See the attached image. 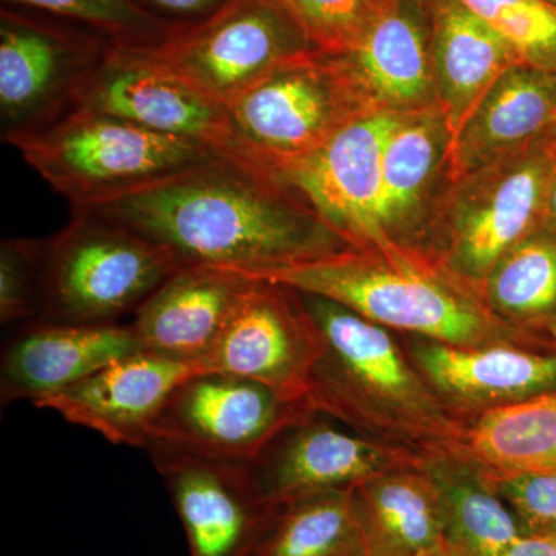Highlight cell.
<instances>
[{"label": "cell", "mask_w": 556, "mask_h": 556, "mask_svg": "<svg viewBox=\"0 0 556 556\" xmlns=\"http://www.w3.org/2000/svg\"><path fill=\"white\" fill-rule=\"evenodd\" d=\"M492 481L517 518L522 535L556 533V471L514 475Z\"/></svg>", "instance_id": "cell-33"}, {"label": "cell", "mask_w": 556, "mask_h": 556, "mask_svg": "<svg viewBox=\"0 0 556 556\" xmlns=\"http://www.w3.org/2000/svg\"><path fill=\"white\" fill-rule=\"evenodd\" d=\"M399 113L351 119L321 148L269 172L350 247L394 243L382 219V150Z\"/></svg>", "instance_id": "cell-10"}, {"label": "cell", "mask_w": 556, "mask_h": 556, "mask_svg": "<svg viewBox=\"0 0 556 556\" xmlns=\"http://www.w3.org/2000/svg\"><path fill=\"white\" fill-rule=\"evenodd\" d=\"M316 53L336 56L364 38L390 0H281Z\"/></svg>", "instance_id": "cell-31"}, {"label": "cell", "mask_w": 556, "mask_h": 556, "mask_svg": "<svg viewBox=\"0 0 556 556\" xmlns=\"http://www.w3.org/2000/svg\"><path fill=\"white\" fill-rule=\"evenodd\" d=\"M554 127L556 72L514 65L496 80L450 144V178L455 182L521 152Z\"/></svg>", "instance_id": "cell-21"}, {"label": "cell", "mask_w": 556, "mask_h": 556, "mask_svg": "<svg viewBox=\"0 0 556 556\" xmlns=\"http://www.w3.org/2000/svg\"><path fill=\"white\" fill-rule=\"evenodd\" d=\"M353 490H332L281 506L254 556H369Z\"/></svg>", "instance_id": "cell-28"}, {"label": "cell", "mask_w": 556, "mask_h": 556, "mask_svg": "<svg viewBox=\"0 0 556 556\" xmlns=\"http://www.w3.org/2000/svg\"><path fill=\"white\" fill-rule=\"evenodd\" d=\"M437 490L445 547L453 556H504L522 535L489 475L460 448L419 457Z\"/></svg>", "instance_id": "cell-23"}, {"label": "cell", "mask_w": 556, "mask_h": 556, "mask_svg": "<svg viewBox=\"0 0 556 556\" xmlns=\"http://www.w3.org/2000/svg\"><path fill=\"white\" fill-rule=\"evenodd\" d=\"M405 350L434 393L466 424L482 413L556 393V353L517 345L453 346L405 338Z\"/></svg>", "instance_id": "cell-18"}, {"label": "cell", "mask_w": 556, "mask_h": 556, "mask_svg": "<svg viewBox=\"0 0 556 556\" xmlns=\"http://www.w3.org/2000/svg\"><path fill=\"white\" fill-rule=\"evenodd\" d=\"M228 110L241 160L266 175L309 155L351 119L372 112L336 65L313 50L278 64Z\"/></svg>", "instance_id": "cell-7"}, {"label": "cell", "mask_w": 556, "mask_h": 556, "mask_svg": "<svg viewBox=\"0 0 556 556\" xmlns=\"http://www.w3.org/2000/svg\"><path fill=\"white\" fill-rule=\"evenodd\" d=\"M113 43L2 11L0 116L3 139L46 129L75 110Z\"/></svg>", "instance_id": "cell-11"}, {"label": "cell", "mask_w": 556, "mask_h": 556, "mask_svg": "<svg viewBox=\"0 0 556 556\" xmlns=\"http://www.w3.org/2000/svg\"><path fill=\"white\" fill-rule=\"evenodd\" d=\"M306 399L226 372L203 369L172 393L150 428V444L252 464L287 428L313 415ZM144 447V448H146Z\"/></svg>", "instance_id": "cell-9"}, {"label": "cell", "mask_w": 556, "mask_h": 556, "mask_svg": "<svg viewBox=\"0 0 556 556\" xmlns=\"http://www.w3.org/2000/svg\"><path fill=\"white\" fill-rule=\"evenodd\" d=\"M153 56L219 104H232L278 64L311 50L281 0H226L203 20L179 24Z\"/></svg>", "instance_id": "cell-8"}, {"label": "cell", "mask_w": 556, "mask_h": 556, "mask_svg": "<svg viewBox=\"0 0 556 556\" xmlns=\"http://www.w3.org/2000/svg\"><path fill=\"white\" fill-rule=\"evenodd\" d=\"M46 240L11 237L0 244V324L39 317Z\"/></svg>", "instance_id": "cell-32"}, {"label": "cell", "mask_w": 556, "mask_h": 556, "mask_svg": "<svg viewBox=\"0 0 556 556\" xmlns=\"http://www.w3.org/2000/svg\"><path fill=\"white\" fill-rule=\"evenodd\" d=\"M546 340L551 350L556 353V320L551 325V328L547 329Z\"/></svg>", "instance_id": "cell-37"}, {"label": "cell", "mask_w": 556, "mask_h": 556, "mask_svg": "<svg viewBox=\"0 0 556 556\" xmlns=\"http://www.w3.org/2000/svg\"><path fill=\"white\" fill-rule=\"evenodd\" d=\"M438 109L450 144L496 80L521 64L506 40L457 0H430Z\"/></svg>", "instance_id": "cell-22"}, {"label": "cell", "mask_w": 556, "mask_h": 556, "mask_svg": "<svg viewBox=\"0 0 556 556\" xmlns=\"http://www.w3.org/2000/svg\"><path fill=\"white\" fill-rule=\"evenodd\" d=\"M484 21L519 62L556 72V5L547 0H457Z\"/></svg>", "instance_id": "cell-30"}, {"label": "cell", "mask_w": 556, "mask_h": 556, "mask_svg": "<svg viewBox=\"0 0 556 556\" xmlns=\"http://www.w3.org/2000/svg\"><path fill=\"white\" fill-rule=\"evenodd\" d=\"M419 460L409 450L365 437L313 413L287 428L255 463V478L277 506L302 497L354 489L368 479Z\"/></svg>", "instance_id": "cell-15"}, {"label": "cell", "mask_w": 556, "mask_h": 556, "mask_svg": "<svg viewBox=\"0 0 556 556\" xmlns=\"http://www.w3.org/2000/svg\"><path fill=\"white\" fill-rule=\"evenodd\" d=\"M139 350L130 324L78 325L35 318L3 348L2 405L38 404Z\"/></svg>", "instance_id": "cell-19"}, {"label": "cell", "mask_w": 556, "mask_h": 556, "mask_svg": "<svg viewBox=\"0 0 556 556\" xmlns=\"http://www.w3.org/2000/svg\"><path fill=\"white\" fill-rule=\"evenodd\" d=\"M73 211L119 223L186 266L255 273L350 248L294 190L225 156Z\"/></svg>", "instance_id": "cell-1"}, {"label": "cell", "mask_w": 556, "mask_h": 556, "mask_svg": "<svg viewBox=\"0 0 556 556\" xmlns=\"http://www.w3.org/2000/svg\"><path fill=\"white\" fill-rule=\"evenodd\" d=\"M544 223H547V232L556 236V167L551 186H548L546 212H544Z\"/></svg>", "instance_id": "cell-36"}, {"label": "cell", "mask_w": 556, "mask_h": 556, "mask_svg": "<svg viewBox=\"0 0 556 556\" xmlns=\"http://www.w3.org/2000/svg\"><path fill=\"white\" fill-rule=\"evenodd\" d=\"M424 556H453V555L450 554V552L447 551V547H441V548H438V551L430 552V554H427Z\"/></svg>", "instance_id": "cell-38"}, {"label": "cell", "mask_w": 556, "mask_h": 556, "mask_svg": "<svg viewBox=\"0 0 556 556\" xmlns=\"http://www.w3.org/2000/svg\"><path fill=\"white\" fill-rule=\"evenodd\" d=\"M203 369L207 368L139 350L35 407L58 413L73 426L97 431L112 444L144 450L150 428L172 393Z\"/></svg>", "instance_id": "cell-17"}, {"label": "cell", "mask_w": 556, "mask_h": 556, "mask_svg": "<svg viewBox=\"0 0 556 556\" xmlns=\"http://www.w3.org/2000/svg\"><path fill=\"white\" fill-rule=\"evenodd\" d=\"M137 2L150 11H161L182 20L185 24H190L214 13L226 0H137Z\"/></svg>", "instance_id": "cell-34"}, {"label": "cell", "mask_w": 556, "mask_h": 556, "mask_svg": "<svg viewBox=\"0 0 556 556\" xmlns=\"http://www.w3.org/2000/svg\"><path fill=\"white\" fill-rule=\"evenodd\" d=\"M241 274L331 300L404 338L453 346L517 345L548 351L538 336L496 316L478 288L422 247H350L305 262Z\"/></svg>", "instance_id": "cell-2"}, {"label": "cell", "mask_w": 556, "mask_h": 556, "mask_svg": "<svg viewBox=\"0 0 556 556\" xmlns=\"http://www.w3.org/2000/svg\"><path fill=\"white\" fill-rule=\"evenodd\" d=\"M353 496L369 556H424L445 547L437 490L419 460L362 482Z\"/></svg>", "instance_id": "cell-24"}, {"label": "cell", "mask_w": 556, "mask_h": 556, "mask_svg": "<svg viewBox=\"0 0 556 556\" xmlns=\"http://www.w3.org/2000/svg\"><path fill=\"white\" fill-rule=\"evenodd\" d=\"M320 338L298 292L270 281L249 288L204 367L306 399Z\"/></svg>", "instance_id": "cell-14"}, {"label": "cell", "mask_w": 556, "mask_h": 556, "mask_svg": "<svg viewBox=\"0 0 556 556\" xmlns=\"http://www.w3.org/2000/svg\"><path fill=\"white\" fill-rule=\"evenodd\" d=\"M169 492L190 556H254L281 506L265 496L252 464L166 445L144 448Z\"/></svg>", "instance_id": "cell-12"}, {"label": "cell", "mask_w": 556, "mask_h": 556, "mask_svg": "<svg viewBox=\"0 0 556 556\" xmlns=\"http://www.w3.org/2000/svg\"><path fill=\"white\" fill-rule=\"evenodd\" d=\"M254 283L239 270L182 266L134 314L141 350L204 367L233 311Z\"/></svg>", "instance_id": "cell-20"}, {"label": "cell", "mask_w": 556, "mask_h": 556, "mask_svg": "<svg viewBox=\"0 0 556 556\" xmlns=\"http://www.w3.org/2000/svg\"><path fill=\"white\" fill-rule=\"evenodd\" d=\"M481 294L496 316L551 350L546 332L556 320V236L538 230L511 249L485 278Z\"/></svg>", "instance_id": "cell-27"}, {"label": "cell", "mask_w": 556, "mask_h": 556, "mask_svg": "<svg viewBox=\"0 0 556 556\" xmlns=\"http://www.w3.org/2000/svg\"><path fill=\"white\" fill-rule=\"evenodd\" d=\"M459 445L492 479L556 471V393L467 420Z\"/></svg>", "instance_id": "cell-26"}, {"label": "cell", "mask_w": 556, "mask_h": 556, "mask_svg": "<svg viewBox=\"0 0 556 556\" xmlns=\"http://www.w3.org/2000/svg\"><path fill=\"white\" fill-rule=\"evenodd\" d=\"M555 167L552 150L536 142L456 179L428 251L481 291L497 263L543 225Z\"/></svg>", "instance_id": "cell-6"}, {"label": "cell", "mask_w": 556, "mask_h": 556, "mask_svg": "<svg viewBox=\"0 0 556 556\" xmlns=\"http://www.w3.org/2000/svg\"><path fill=\"white\" fill-rule=\"evenodd\" d=\"M324 56L368 110L438 109L430 0H390L353 49Z\"/></svg>", "instance_id": "cell-16"}, {"label": "cell", "mask_w": 556, "mask_h": 556, "mask_svg": "<svg viewBox=\"0 0 556 556\" xmlns=\"http://www.w3.org/2000/svg\"><path fill=\"white\" fill-rule=\"evenodd\" d=\"M547 2L554 3V5H556V0H547Z\"/></svg>", "instance_id": "cell-39"}, {"label": "cell", "mask_w": 556, "mask_h": 556, "mask_svg": "<svg viewBox=\"0 0 556 556\" xmlns=\"http://www.w3.org/2000/svg\"><path fill=\"white\" fill-rule=\"evenodd\" d=\"M170 251L89 211L46 240L39 317L60 324H119L179 268Z\"/></svg>", "instance_id": "cell-5"}, {"label": "cell", "mask_w": 556, "mask_h": 556, "mask_svg": "<svg viewBox=\"0 0 556 556\" xmlns=\"http://www.w3.org/2000/svg\"><path fill=\"white\" fill-rule=\"evenodd\" d=\"M504 556H556V533L521 535Z\"/></svg>", "instance_id": "cell-35"}, {"label": "cell", "mask_w": 556, "mask_h": 556, "mask_svg": "<svg viewBox=\"0 0 556 556\" xmlns=\"http://www.w3.org/2000/svg\"><path fill=\"white\" fill-rule=\"evenodd\" d=\"M76 109L102 113L169 137L192 139L243 163L226 105L211 100L148 49L110 47L76 100Z\"/></svg>", "instance_id": "cell-13"}, {"label": "cell", "mask_w": 556, "mask_h": 556, "mask_svg": "<svg viewBox=\"0 0 556 556\" xmlns=\"http://www.w3.org/2000/svg\"><path fill=\"white\" fill-rule=\"evenodd\" d=\"M87 25L116 47L155 49L177 30L169 22L137 0H3Z\"/></svg>", "instance_id": "cell-29"}, {"label": "cell", "mask_w": 556, "mask_h": 556, "mask_svg": "<svg viewBox=\"0 0 556 556\" xmlns=\"http://www.w3.org/2000/svg\"><path fill=\"white\" fill-rule=\"evenodd\" d=\"M450 137L439 109L399 113L382 150V219L394 243L409 237L422 214L442 163H447Z\"/></svg>", "instance_id": "cell-25"}, {"label": "cell", "mask_w": 556, "mask_h": 556, "mask_svg": "<svg viewBox=\"0 0 556 556\" xmlns=\"http://www.w3.org/2000/svg\"><path fill=\"white\" fill-rule=\"evenodd\" d=\"M5 141L72 208L97 206L222 156L199 141L84 109Z\"/></svg>", "instance_id": "cell-4"}, {"label": "cell", "mask_w": 556, "mask_h": 556, "mask_svg": "<svg viewBox=\"0 0 556 556\" xmlns=\"http://www.w3.org/2000/svg\"><path fill=\"white\" fill-rule=\"evenodd\" d=\"M298 294L320 338L306 386L314 412L419 456L460 444L464 424L397 334L331 300Z\"/></svg>", "instance_id": "cell-3"}]
</instances>
